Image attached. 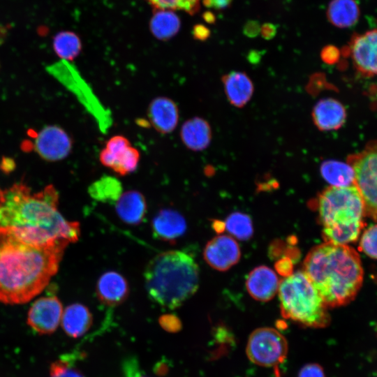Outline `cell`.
Segmentation results:
<instances>
[{
    "instance_id": "6da1fadb",
    "label": "cell",
    "mask_w": 377,
    "mask_h": 377,
    "mask_svg": "<svg viewBox=\"0 0 377 377\" xmlns=\"http://www.w3.org/2000/svg\"><path fill=\"white\" fill-rule=\"evenodd\" d=\"M58 205L59 193L52 184L38 192L23 182L0 189V229L38 245L76 242L80 223L66 220Z\"/></svg>"
},
{
    "instance_id": "7a4b0ae2",
    "label": "cell",
    "mask_w": 377,
    "mask_h": 377,
    "mask_svg": "<svg viewBox=\"0 0 377 377\" xmlns=\"http://www.w3.org/2000/svg\"><path fill=\"white\" fill-rule=\"evenodd\" d=\"M69 244H35L0 229V302L24 304L40 294L57 274Z\"/></svg>"
},
{
    "instance_id": "3957f363",
    "label": "cell",
    "mask_w": 377,
    "mask_h": 377,
    "mask_svg": "<svg viewBox=\"0 0 377 377\" xmlns=\"http://www.w3.org/2000/svg\"><path fill=\"white\" fill-rule=\"evenodd\" d=\"M302 271L327 307L350 303L363 282L360 256L348 244L325 242L314 246L304 258Z\"/></svg>"
},
{
    "instance_id": "277c9868",
    "label": "cell",
    "mask_w": 377,
    "mask_h": 377,
    "mask_svg": "<svg viewBox=\"0 0 377 377\" xmlns=\"http://www.w3.org/2000/svg\"><path fill=\"white\" fill-rule=\"evenodd\" d=\"M199 276V268L194 259L176 250L154 256L147 264L144 274L150 299L168 309L179 307L195 293Z\"/></svg>"
},
{
    "instance_id": "5b68a950",
    "label": "cell",
    "mask_w": 377,
    "mask_h": 377,
    "mask_svg": "<svg viewBox=\"0 0 377 377\" xmlns=\"http://www.w3.org/2000/svg\"><path fill=\"white\" fill-rule=\"evenodd\" d=\"M316 204L325 242L348 244L357 240L366 211L355 185L330 186L319 193Z\"/></svg>"
},
{
    "instance_id": "8992f818",
    "label": "cell",
    "mask_w": 377,
    "mask_h": 377,
    "mask_svg": "<svg viewBox=\"0 0 377 377\" xmlns=\"http://www.w3.org/2000/svg\"><path fill=\"white\" fill-rule=\"evenodd\" d=\"M278 294L285 318L313 328L329 325L327 306L302 270L285 276L279 282Z\"/></svg>"
},
{
    "instance_id": "52a82bcc",
    "label": "cell",
    "mask_w": 377,
    "mask_h": 377,
    "mask_svg": "<svg viewBox=\"0 0 377 377\" xmlns=\"http://www.w3.org/2000/svg\"><path fill=\"white\" fill-rule=\"evenodd\" d=\"M47 72L71 91L106 133L112 124L111 112L98 100L88 83L70 61L60 60L46 67Z\"/></svg>"
},
{
    "instance_id": "ba28073f",
    "label": "cell",
    "mask_w": 377,
    "mask_h": 377,
    "mask_svg": "<svg viewBox=\"0 0 377 377\" xmlns=\"http://www.w3.org/2000/svg\"><path fill=\"white\" fill-rule=\"evenodd\" d=\"M347 163L353 170L354 185L362 196L366 213L377 220V140L349 155Z\"/></svg>"
},
{
    "instance_id": "9c48e42d",
    "label": "cell",
    "mask_w": 377,
    "mask_h": 377,
    "mask_svg": "<svg viewBox=\"0 0 377 377\" xmlns=\"http://www.w3.org/2000/svg\"><path fill=\"white\" fill-rule=\"evenodd\" d=\"M288 350L285 337L272 327H260L252 332L246 348V355L253 363L271 368L285 361Z\"/></svg>"
},
{
    "instance_id": "30bf717a",
    "label": "cell",
    "mask_w": 377,
    "mask_h": 377,
    "mask_svg": "<svg viewBox=\"0 0 377 377\" xmlns=\"http://www.w3.org/2000/svg\"><path fill=\"white\" fill-rule=\"evenodd\" d=\"M343 50L359 73L368 77L377 75V28L353 35Z\"/></svg>"
},
{
    "instance_id": "8fae6325",
    "label": "cell",
    "mask_w": 377,
    "mask_h": 377,
    "mask_svg": "<svg viewBox=\"0 0 377 377\" xmlns=\"http://www.w3.org/2000/svg\"><path fill=\"white\" fill-rule=\"evenodd\" d=\"M63 311L62 304L57 297H43L30 306L27 322L38 334H50L59 327Z\"/></svg>"
},
{
    "instance_id": "7c38bea8",
    "label": "cell",
    "mask_w": 377,
    "mask_h": 377,
    "mask_svg": "<svg viewBox=\"0 0 377 377\" xmlns=\"http://www.w3.org/2000/svg\"><path fill=\"white\" fill-rule=\"evenodd\" d=\"M73 141L69 135L60 126H45L35 140L36 152L43 159L57 161L66 158L72 150Z\"/></svg>"
},
{
    "instance_id": "4fadbf2b",
    "label": "cell",
    "mask_w": 377,
    "mask_h": 377,
    "mask_svg": "<svg viewBox=\"0 0 377 377\" xmlns=\"http://www.w3.org/2000/svg\"><path fill=\"white\" fill-rule=\"evenodd\" d=\"M203 256L212 268L226 271L235 265L241 256L240 248L235 239L228 235H219L206 244Z\"/></svg>"
},
{
    "instance_id": "5bb4252c",
    "label": "cell",
    "mask_w": 377,
    "mask_h": 377,
    "mask_svg": "<svg viewBox=\"0 0 377 377\" xmlns=\"http://www.w3.org/2000/svg\"><path fill=\"white\" fill-rule=\"evenodd\" d=\"M147 115L151 125L161 134L172 132L177 126L179 118L176 103L164 96L156 97L150 102Z\"/></svg>"
},
{
    "instance_id": "9a60e30c",
    "label": "cell",
    "mask_w": 377,
    "mask_h": 377,
    "mask_svg": "<svg viewBox=\"0 0 377 377\" xmlns=\"http://www.w3.org/2000/svg\"><path fill=\"white\" fill-rule=\"evenodd\" d=\"M96 293L102 304L114 306L126 300L129 288L126 279L121 274L110 271L102 274L98 279Z\"/></svg>"
},
{
    "instance_id": "2e32d148",
    "label": "cell",
    "mask_w": 377,
    "mask_h": 377,
    "mask_svg": "<svg viewBox=\"0 0 377 377\" xmlns=\"http://www.w3.org/2000/svg\"><path fill=\"white\" fill-rule=\"evenodd\" d=\"M279 281L275 272L264 265L254 268L246 280L249 295L255 300L267 302L278 292Z\"/></svg>"
},
{
    "instance_id": "e0dca14e",
    "label": "cell",
    "mask_w": 377,
    "mask_h": 377,
    "mask_svg": "<svg viewBox=\"0 0 377 377\" xmlns=\"http://www.w3.org/2000/svg\"><path fill=\"white\" fill-rule=\"evenodd\" d=\"M312 119L320 131L337 130L346 121V111L339 101L332 98H324L314 105Z\"/></svg>"
},
{
    "instance_id": "ac0fdd59",
    "label": "cell",
    "mask_w": 377,
    "mask_h": 377,
    "mask_svg": "<svg viewBox=\"0 0 377 377\" xmlns=\"http://www.w3.org/2000/svg\"><path fill=\"white\" fill-rule=\"evenodd\" d=\"M154 236L161 240L174 242L186 231V223L178 212L165 209L154 216L151 223Z\"/></svg>"
},
{
    "instance_id": "d6986e66",
    "label": "cell",
    "mask_w": 377,
    "mask_h": 377,
    "mask_svg": "<svg viewBox=\"0 0 377 377\" xmlns=\"http://www.w3.org/2000/svg\"><path fill=\"white\" fill-rule=\"evenodd\" d=\"M225 94L230 104L244 107L252 97L253 84L244 72L231 71L222 76Z\"/></svg>"
},
{
    "instance_id": "ffe728a7",
    "label": "cell",
    "mask_w": 377,
    "mask_h": 377,
    "mask_svg": "<svg viewBox=\"0 0 377 377\" xmlns=\"http://www.w3.org/2000/svg\"><path fill=\"white\" fill-rule=\"evenodd\" d=\"M179 135L185 147L195 151L208 147L212 137L209 124L199 117L186 120L181 126Z\"/></svg>"
},
{
    "instance_id": "44dd1931",
    "label": "cell",
    "mask_w": 377,
    "mask_h": 377,
    "mask_svg": "<svg viewBox=\"0 0 377 377\" xmlns=\"http://www.w3.org/2000/svg\"><path fill=\"white\" fill-rule=\"evenodd\" d=\"M119 217L129 225H138L143 220L147 204L144 195L137 191H129L121 194L116 202Z\"/></svg>"
},
{
    "instance_id": "7402d4cb",
    "label": "cell",
    "mask_w": 377,
    "mask_h": 377,
    "mask_svg": "<svg viewBox=\"0 0 377 377\" xmlns=\"http://www.w3.org/2000/svg\"><path fill=\"white\" fill-rule=\"evenodd\" d=\"M92 315L89 309L81 304H73L63 311L61 326L71 337L77 338L86 333L92 324Z\"/></svg>"
},
{
    "instance_id": "603a6c76",
    "label": "cell",
    "mask_w": 377,
    "mask_h": 377,
    "mask_svg": "<svg viewBox=\"0 0 377 377\" xmlns=\"http://www.w3.org/2000/svg\"><path fill=\"white\" fill-rule=\"evenodd\" d=\"M360 15V7L355 0H332L327 10L330 22L339 28L353 27Z\"/></svg>"
},
{
    "instance_id": "cb8c5ba5",
    "label": "cell",
    "mask_w": 377,
    "mask_h": 377,
    "mask_svg": "<svg viewBox=\"0 0 377 377\" xmlns=\"http://www.w3.org/2000/svg\"><path fill=\"white\" fill-rule=\"evenodd\" d=\"M89 195L103 203L117 202L123 193V187L117 178L105 175L94 182L88 188Z\"/></svg>"
},
{
    "instance_id": "d4e9b609",
    "label": "cell",
    "mask_w": 377,
    "mask_h": 377,
    "mask_svg": "<svg viewBox=\"0 0 377 377\" xmlns=\"http://www.w3.org/2000/svg\"><path fill=\"white\" fill-rule=\"evenodd\" d=\"M179 28L180 20L175 13L156 9L150 21V30L156 38L168 40L177 34Z\"/></svg>"
},
{
    "instance_id": "484cf974",
    "label": "cell",
    "mask_w": 377,
    "mask_h": 377,
    "mask_svg": "<svg viewBox=\"0 0 377 377\" xmlns=\"http://www.w3.org/2000/svg\"><path fill=\"white\" fill-rule=\"evenodd\" d=\"M320 172L323 179L334 186L354 185V172L347 163L327 160L322 163Z\"/></svg>"
},
{
    "instance_id": "4316f807",
    "label": "cell",
    "mask_w": 377,
    "mask_h": 377,
    "mask_svg": "<svg viewBox=\"0 0 377 377\" xmlns=\"http://www.w3.org/2000/svg\"><path fill=\"white\" fill-rule=\"evenodd\" d=\"M53 47L56 54L62 60L70 61L79 55L82 43L77 34L65 31L58 33L54 37Z\"/></svg>"
},
{
    "instance_id": "83f0119b",
    "label": "cell",
    "mask_w": 377,
    "mask_h": 377,
    "mask_svg": "<svg viewBox=\"0 0 377 377\" xmlns=\"http://www.w3.org/2000/svg\"><path fill=\"white\" fill-rule=\"evenodd\" d=\"M130 146V141L125 136H112L106 142L105 147L100 152L99 159L101 164L112 169L117 158Z\"/></svg>"
},
{
    "instance_id": "f1b7e54d",
    "label": "cell",
    "mask_w": 377,
    "mask_h": 377,
    "mask_svg": "<svg viewBox=\"0 0 377 377\" xmlns=\"http://www.w3.org/2000/svg\"><path fill=\"white\" fill-rule=\"evenodd\" d=\"M224 226L235 237L246 240L253 234V226L250 217L240 212L231 214L226 220Z\"/></svg>"
},
{
    "instance_id": "f546056e",
    "label": "cell",
    "mask_w": 377,
    "mask_h": 377,
    "mask_svg": "<svg viewBox=\"0 0 377 377\" xmlns=\"http://www.w3.org/2000/svg\"><path fill=\"white\" fill-rule=\"evenodd\" d=\"M140 158L138 149L131 145L117 158L112 170L119 175H126L135 170Z\"/></svg>"
},
{
    "instance_id": "4dcf8cb0",
    "label": "cell",
    "mask_w": 377,
    "mask_h": 377,
    "mask_svg": "<svg viewBox=\"0 0 377 377\" xmlns=\"http://www.w3.org/2000/svg\"><path fill=\"white\" fill-rule=\"evenodd\" d=\"M155 9L181 10L189 14L195 13L200 7V0H149Z\"/></svg>"
},
{
    "instance_id": "1f68e13d",
    "label": "cell",
    "mask_w": 377,
    "mask_h": 377,
    "mask_svg": "<svg viewBox=\"0 0 377 377\" xmlns=\"http://www.w3.org/2000/svg\"><path fill=\"white\" fill-rule=\"evenodd\" d=\"M50 377H84V375L73 365V361L62 356L53 362L50 368Z\"/></svg>"
},
{
    "instance_id": "d6a6232c",
    "label": "cell",
    "mask_w": 377,
    "mask_h": 377,
    "mask_svg": "<svg viewBox=\"0 0 377 377\" xmlns=\"http://www.w3.org/2000/svg\"><path fill=\"white\" fill-rule=\"evenodd\" d=\"M360 248L366 255L377 260V224L370 226L364 231Z\"/></svg>"
},
{
    "instance_id": "836d02e7",
    "label": "cell",
    "mask_w": 377,
    "mask_h": 377,
    "mask_svg": "<svg viewBox=\"0 0 377 377\" xmlns=\"http://www.w3.org/2000/svg\"><path fill=\"white\" fill-rule=\"evenodd\" d=\"M124 377H147L140 369L138 360L135 357L125 360L122 365Z\"/></svg>"
},
{
    "instance_id": "e575fe53",
    "label": "cell",
    "mask_w": 377,
    "mask_h": 377,
    "mask_svg": "<svg viewBox=\"0 0 377 377\" xmlns=\"http://www.w3.org/2000/svg\"><path fill=\"white\" fill-rule=\"evenodd\" d=\"M298 377H325L323 368L317 364L304 366L298 374Z\"/></svg>"
},
{
    "instance_id": "d590c367",
    "label": "cell",
    "mask_w": 377,
    "mask_h": 377,
    "mask_svg": "<svg viewBox=\"0 0 377 377\" xmlns=\"http://www.w3.org/2000/svg\"><path fill=\"white\" fill-rule=\"evenodd\" d=\"M340 52L339 50L332 45H327L323 48L320 52L322 60L328 64H333L339 58Z\"/></svg>"
},
{
    "instance_id": "8d00e7d4",
    "label": "cell",
    "mask_w": 377,
    "mask_h": 377,
    "mask_svg": "<svg viewBox=\"0 0 377 377\" xmlns=\"http://www.w3.org/2000/svg\"><path fill=\"white\" fill-rule=\"evenodd\" d=\"M260 32V26L256 20H249L243 28L244 34L249 38L256 37Z\"/></svg>"
},
{
    "instance_id": "74e56055",
    "label": "cell",
    "mask_w": 377,
    "mask_h": 377,
    "mask_svg": "<svg viewBox=\"0 0 377 377\" xmlns=\"http://www.w3.org/2000/svg\"><path fill=\"white\" fill-rule=\"evenodd\" d=\"M160 323L167 330H175L179 327L180 322L174 315H164L160 318Z\"/></svg>"
},
{
    "instance_id": "f35d334b",
    "label": "cell",
    "mask_w": 377,
    "mask_h": 377,
    "mask_svg": "<svg viewBox=\"0 0 377 377\" xmlns=\"http://www.w3.org/2000/svg\"><path fill=\"white\" fill-rule=\"evenodd\" d=\"M277 31V27L272 23H265L260 27V32L262 37L266 40L273 38Z\"/></svg>"
},
{
    "instance_id": "ab89813d",
    "label": "cell",
    "mask_w": 377,
    "mask_h": 377,
    "mask_svg": "<svg viewBox=\"0 0 377 377\" xmlns=\"http://www.w3.org/2000/svg\"><path fill=\"white\" fill-rule=\"evenodd\" d=\"M276 269L281 274L287 276L292 274L293 265L290 260L281 259L276 264Z\"/></svg>"
},
{
    "instance_id": "60d3db41",
    "label": "cell",
    "mask_w": 377,
    "mask_h": 377,
    "mask_svg": "<svg viewBox=\"0 0 377 377\" xmlns=\"http://www.w3.org/2000/svg\"><path fill=\"white\" fill-rule=\"evenodd\" d=\"M209 30L202 25H197L194 27L193 36L198 40H205L209 36Z\"/></svg>"
},
{
    "instance_id": "b9f144b4",
    "label": "cell",
    "mask_w": 377,
    "mask_h": 377,
    "mask_svg": "<svg viewBox=\"0 0 377 377\" xmlns=\"http://www.w3.org/2000/svg\"><path fill=\"white\" fill-rule=\"evenodd\" d=\"M15 164L14 161L9 158H3L1 163V170L6 173L11 172L15 168Z\"/></svg>"
},
{
    "instance_id": "7bdbcfd3",
    "label": "cell",
    "mask_w": 377,
    "mask_h": 377,
    "mask_svg": "<svg viewBox=\"0 0 377 377\" xmlns=\"http://www.w3.org/2000/svg\"><path fill=\"white\" fill-rule=\"evenodd\" d=\"M261 57H262L261 52H259L257 50H251L247 56V59L251 64H258L260 61Z\"/></svg>"
},
{
    "instance_id": "ee69618b",
    "label": "cell",
    "mask_w": 377,
    "mask_h": 377,
    "mask_svg": "<svg viewBox=\"0 0 377 377\" xmlns=\"http://www.w3.org/2000/svg\"><path fill=\"white\" fill-rule=\"evenodd\" d=\"M206 14H207L206 17H205L206 21L211 23L214 22L215 20L214 15L211 13H207Z\"/></svg>"
}]
</instances>
